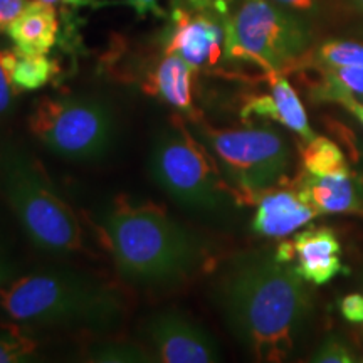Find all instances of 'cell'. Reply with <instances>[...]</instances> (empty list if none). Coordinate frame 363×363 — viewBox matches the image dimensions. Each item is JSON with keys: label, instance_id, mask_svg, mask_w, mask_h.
I'll return each mask as SVG.
<instances>
[{"label": "cell", "instance_id": "cell-1", "mask_svg": "<svg viewBox=\"0 0 363 363\" xmlns=\"http://www.w3.org/2000/svg\"><path fill=\"white\" fill-rule=\"evenodd\" d=\"M212 296L227 330L256 362H284L311 313L306 281L274 251L233 257L217 276Z\"/></svg>", "mask_w": 363, "mask_h": 363}, {"label": "cell", "instance_id": "cell-2", "mask_svg": "<svg viewBox=\"0 0 363 363\" xmlns=\"http://www.w3.org/2000/svg\"><path fill=\"white\" fill-rule=\"evenodd\" d=\"M116 271L140 288H174L207 262V249L189 227L150 202L118 199L99 217Z\"/></svg>", "mask_w": 363, "mask_h": 363}, {"label": "cell", "instance_id": "cell-3", "mask_svg": "<svg viewBox=\"0 0 363 363\" xmlns=\"http://www.w3.org/2000/svg\"><path fill=\"white\" fill-rule=\"evenodd\" d=\"M0 315L19 326L104 331L123 316V298L88 272L48 267L16 274L4 284Z\"/></svg>", "mask_w": 363, "mask_h": 363}, {"label": "cell", "instance_id": "cell-4", "mask_svg": "<svg viewBox=\"0 0 363 363\" xmlns=\"http://www.w3.org/2000/svg\"><path fill=\"white\" fill-rule=\"evenodd\" d=\"M0 194L39 251L57 257L84 251V233L74 211L43 165L13 142H0Z\"/></svg>", "mask_w": 363, "mask_h": 363}, {"label": "cell", "instance_id": "cell-5", "mask_svg": "<svg viewBox=\"0 0 363 363\" xmlns=\"http://www.w3.org/2000/svg\"><path fill=\"white\" fill-rule=\"evenodd\" d=\"M148 172L172 201L195 214L216 216L240 202L208 148L177 115L157 131Z\"/></svg>", "mask_w": 363, "mask_h": 363}, {"label": "cell", "instance_id": "cell-6", "mask_svg": "<svg viewBox=\"0 0 363 363\" xmlns=\"http://www.w3.org/2000/svg\"><path fill=\"white\" fill-rule=\"evenodd\" d=\"M29 131L62 160L99 162L115 148L118 115L110 101L96 96H45L34 104Z\"/></svg>", "mask_w": 363, "mask_h": 363}, {"label": "cell", "instance_id": "cell-7", "mask_svg": "<svg viewBox=\"0 0 363 363\" xmlns=\"http://www.w3.org/2000/svg\"><path fill=\"white\" fill-rule=\"evenodd\" d=\"M195 135L216 158L240 202H254L259 194L278 187L291 170V147L278 130H219L195 123Z\"/></svg>", "mask_w": 363, "mask_h": 363}, {"label": "cell", "instance_id": "cell-8", "mask_svg": "<svg viewBox=\"0 0 363 363\" xmlns=\"http://www.w3.org/2000/svg\"><path fill=\"white\" fill-rule=\"evenodd\" d=\"M224 35L227 56L276 72L293 69L311 45L306 22L272 0H244L224 26Z\"/></svg>", "mask_w": 363, "mask_h": 363}, {"label": "cell", "instance_id": "cell-9", "mask_svg": "<svg viewBox=\"0 0 363 363\" xmlns=\"http://www.w3.org/2000/svg\"><path fill=\"white\" fill-rule=\"evenodd\" d=\"M147 348L160 363H212L220 348L201 323L175 308L152 313L143 323Z\"/></svg>", "mask_w": 363, "mask_h": 363}, {"label": "cell", "instance_id": "cell-10", "mask_svg": "<svg viewBox=\"0 0 363 363\" xmlns=\"http://www.w3.org/2000/svg\"><path fill=\"white\" fill-rule=\"evenodd\" d=\"M174 29L167 40L165 52L189 62L195 71L203 66H214L224 52V30L219 24L203 16L175 12Z\"/></svg>", "mask_w": 363, "mask_h": 363}, {"label": "cell", "instance_id": "cell-11", "mask_svg": "<svg viewBox=\"0 0 363 363\" xmlns=\"http://www.w3.org/2000/svg\"><path fill=\"white\" fill-rule=\"evenodd\" d=\"M266 72L269 93L249 96L242 110H240V116L244 120L251 116L267 118V120L276 121V123L294 131L301 140L315 138L316 133L308 121V113L303 106L301 98L298 96L296 89L284 78L283 72Z\"/></svg>", "mask_w": 363, "mask_h": 363}, {"label": "cell", "instance_id": "cell-12", "mask_svg": "<svg viewBox=\"0 0 363 363\" xmlns=\"http://www.w3.org/2000/svg\"><path fill=\"white\" fill-rule=\"evenodd\" d=\"M252 230L262 238L284 239L320 216L303 201L296 189H269L256 197Z\"/></svg>", "mask_w": 363, "mask_h": 363}, {"label": "cell", "instance_id": "cell-13", "mask_svg": "<svg viewBox=\"0 0 363 363\" xmlns=\"http://www.w3.org/2000/svg\"><path fill=\"white\" fill-rule=\"evenodd\" d=\"M293 244L294 269L306 283L321 286L348 272L342 261V244L330 227L299 230L293 238Z\"/></svg>", "mask_w": 363, "mask_h": 363}, {"label": "cell", "instance_id": "cell-14", "mask_svg": "<svg viewBox=\"0 0 363 363\" xmlns=\"http://www.w3.org/2000/svg\"><path fill=\"white\" fill-rule=\"evenodd\" d=\"M299 197L323 214L363 216V184L353 172L313 175L301 172L294 182Z\"/></svg>", "mask_w": 363, "mask_h": 363}, {"label": "cell", "instance_id": "cell-15", "mask_svg": "<svg viewBox=\"0 0 363 363\" xmlns=\"http://www.w3.org/2000/svg\"><path fill=\"white\" fill-rule=\"evenodd\" d=\"M195 69L189 62L177 56L167 54L143 83V91L150 96L160 99L180 113H194L192 79Z\"/></svg>", "mask_w": 363, "mask_h": 363}, {"label": "cell", "instance_id": "cell-16", "mask_svg": "<svg viewBox=\"0 0 363 363\" xmlns=\"http://www.w3.org/2000/svg\"><path fill=\"white\" fill-rule=\"evenodd\" d=\"M57 17L54 7L34 0L9 27L16 49L22 54H48L57 39Z\"/></svg>", "mask_w": 363, "mask_h": 363}, {"label": "cell", "instance_id": "cell-17", "mask_svg": "<svg viewBox=\"0 0 363 363\" xmlns=\"http://www.w3.org/2000/svg\"><path fill=\"white\" fill-rule=\"evenodd\" d=\"M303 172L313 175H337L352 172L343 152L335 142L326 136H315L311 140H303L299 145Z\"/></svg>", "mask_w": 363, "mask_h": 363}, {"label": "cell", "instance_id": "cell-18", "mask_svg": "<svg viewBox=\"0 0 363 363\" xmlns=\"http://www.w3.org/2000/svg\"><path fill=\"white\" fill-rule=\"evenodd\" d=\"M321 81L313 88L318 101L335 103L338 98L363 96V66H328L318 67Z\"/></svg>", "mask_w": 363, "mask_h": 363}, {"label": "cell", "instance_id": "cell-19", "mask_svg": "<svg viewBox=\"0 0 363 363\" xmlns=\"http://www.w3.org/2000/svg\"><path fill=\"white\" fill-rule=\"evenodd\" d=\"M57 67L45 54H22L16 49L12 66V79L17 91H35L44 88Z\"/></svg>", "mask_w": 363, "mask_h": 363}, {"label": "cell", "instance_id": "cell-20", "mask_svg": "<svg viewBox=\"0 0 363 363\" xmlns=\"http://www.w3.org/2000/svg\"><path fill=\"white\" fill-rule=\"evenodd\" d=\"M313 62L318 67L328 66H363V43L331 39L313 52Z\"/></svg>", "mask_w": 363, "mask_h": 363}, {"label": "cell", "instance_id": "cell-21", "mask_svg": "<svg viewBox=\"0 0 363 363\" xmlns=\"http://www.w3.org/2000/svg\"><path fill=\"white\" fill-rule=\"evenodd\" d=\"M89 362L103 363H148L155 362L147 345H136L130 342H106L96 345L88 353Z\"/></svg>", "mask_w": 363, "mask_h": 363}, {"label": "cell", "instance_id": "cell-22", "mask_svg": "<svg viewBox=\"0 0 363 363\" xmlns=\"http://www.w3.org/2000/svg\"><path fill=\"white\" fill-rule=\"evenodd\" d=\"M38 340L17 331L0 333V363H26L38 358Z\"/></svg>", "mask_w": 363, "mask_h": 363}, {"label": "cell", "instance_id": "cell-23", "mask_svg": "<svg viewBox=\"0 0 363 363\" xmlns=\"http://www.w3.org/2000/svg\"><path fill=\"white\" fill-rule=\"evenodd\" d=\"M16 49H0V121L6 120L13 110L17 91L12 79V66Z\"/></svg>", "mask_w": 363, "mask_h": 363}, {"label": "cell", "instance_id": "cell-24", "mask_svg": "<svg viewBox=\"0 0 363 363\" xmlns=\"http://www.w3.org/2000/svg\"><path fill=\"white\" fill-rule=\"evenodd\" d=\"M311 362H315V363H353V362H360V358H357L355 352L350 348V345H348L347 342H343L342 338L330 337L320 345V348L315 352Z\"/></svg>", "mask_w": 363, "mask_h": 363}, {"label": "cell", "instance_id": "cell-25", "mask_svg": "<svg viewBox=\"0 0 363 363\" xmlns=\"http://www.w3.org/2000/svg\"><path fill=\"white\" fill-rule=\"evenodd\" d=\"M340 313L347 321L353 325L363 323V294L350 293L340 299Z\"/></svg>", "mask_w": 363, "mask_h": 363}, {"label": "cell", "instance_id": "cell-26", "mask_svg": "<svg viewBox=\"0 0 363 363\" xmlns=\"http://www.w3.org/2000/svg\"><path fill=\"white\" fill-rule=\"evenodd\" d=\"M29 4V0H0V33H7Z\"/></svg>", "mask_w": 363, "mask_h": 363}, {"label": "cell", "instance_id": "cell-27", "mask_svg": "<svg viewBox=\"0 0 363 363\" xmlns=\"http://www.w3.org/2000/svg\"><path fill=\"white\" fill-rule=\"evenodd\" d=\"M13 276H16V269H13L11 256H9L6 246H4L2 239H0V288L9 283Z\"/></svg>", "mask_w": 363, "mask_h": 363}, {"label": "cell", "instance_id": "cell-28", "mask_svg": "<svg viewBox=\"0 0 363 363\" xmlns=\"http://www.w3.org/2000/svg\"><path fill=\"white\" fill-rule=\"evenodd\" d=\"M335 103L340 104V106H343L345 110H347L353 118H355V120H358L363 125V103L358 101L355 96L347 94V96L338 98Z\"/></svg>", "mask_w": 363, "mask_h": 363}, {"label": "cell", "instance_id": "cell-29", "mask_svg": "<svg viewBox=\"0 0 363 363\" xmlns=\"http://www.w3.org/2000/svg\"><path fill=\"white\" fill-rule=\"evenodd\" d=\"M126 2H128L130 6L135 9L140 16H145V13H150V12L158 13V16L162 13V9H160V4H158V0H126Z\"/></svg>", "mask_w": 363, "mask_h": 363}, {"label": "cell", "instance_id": "cell-30", "mask_svg": "<svg viewBox=\"0 0 363 363\" xmlns=\"http://www.w3.org/2000/svg\"><path fill=\"white\" fill-rule=\"evenodd\" d=\"M272 2L299 12H310L315 9V0H272Z\"/></svg>", "mask_w": 363, "mask_h": 363}, {"label": "cell", "instance_id": "cell-31", "mask_svg": "<svg viewBox=\"0 0 363 363\" xmlns=\"http://www.w3.org/2000/svg\"><path fill=\"white\" fill-rule=\"evenodd\" d=\"M338 2L345 11L363 16V0H338Z\"/></svg>", "mask_w": 363, "mask_h": 363}, {"label": "cell", "instance_id": "cell-32", "mask_svg": "<svg viewBox=\"0 0 363 363\" xmlns=\"http://www.w3.org/2000/svg\"><path fill=\"white\" fill-rule=\"evenodd\" d=\"M39 2L49 4V6H54V4H59V2L71 4V6H84V4H88L89 0H39Z\"/></svg>", "mask_w": 363, "mask_h": 363}, {"label": "cell", "instance_id": "cell-33", "mask_svg": "<svg viewBox=\"0 0 363 363\" xmlns=\"http://www.w3.org/2000/svg\"><path fill=\"white\" fill-rule=\"evenodd\" d=\"M358 99V101H362L363 103V96H360V98H357Z\"/></svg>", "mask_w": 363, "mask_h": 363}, {"label": "cell", "instance_id": "cell-34", "mask_svg": "<svg viewBox=\"0 0 363 363\" xmlns=\"http://www.w3.org/2000/svg\"><path fill=\"white\" fill-rule=\"evenodd\" d=\"M362 362H363V358H362Z\"/></svg>", "mask_w": 363, "mask_h": 363}]
</instances>
